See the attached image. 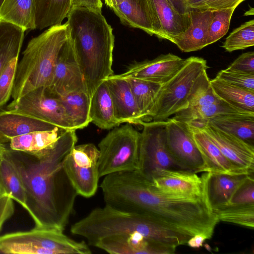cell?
<instances>
[{"label":"cell","instance_id":"6da1fadb","mask_svg":"<svg viewBox=\"0 0 254 254\" xmlns=\"http://www.w3.org/2000/svg\"><path fill=\"white\" fill-rule=\"evenodd\" d=\"M100 187L105 204L145 214L190 237L203 234L211 239L219 221L206 194L188 197L163 193L137 170L105 176Z\"/></svg>","mask_w":254,"mask_h":254},{"label":"cell","instance_id":"7a4b0ae2","mask_svg":"<svg viewBox=\"0 0 254 254\" xmlns=\"http://www.w3.org/2000/svg\"><path fill=\"white\" fill-rule=\"evenodd\" d=\"M75 130H67L50 147L30 154L7 149L22 181L27 211L35 227L64 231L73 213L78 195L63 166L75 145Z\"/></svg>","mask_w":254,"mask_h":254},{"label":"cell","instance_id":"3957f363","mask_svg":"<svg viewBox=\"0 0 254 254\" xmlns=\"http://www.w3.org/2000/svg\"><path fill=\"white\" fill-rule=\"evenodd\" d=\"M66 17L69 36L91 97L96 88L113 75V29L101 9L71 8Z\"/></svg>","mask_w":254,"mask_h":254},{"label":"cell","instance_id":"277c9868","mask_svg":"<svg viewBox=\"0 0 254 254\" xmlns=\"http://www.w3.org/2000/svg\"><path fill=\"white\" fill-rule=\"evenodd\" d=\"M74 235L82 237L94 245L111 235L137 233L153 242L177 247L190 237L170 229L145 214L119 209L105 204L93 209L70 227Z\"/></svg>","mask_w":254,"mask_h":254},{"label":"cell","instance_id":"5b68a950","mask_svg":"<svg viewBox=\"0 0 254 254\" xmlns=\"http://www.w3.org/2000/svg\"><path fill=\"white\" fill-rule=\"evenodd\" d=\"M68 35L65 23L51 26L29 41L17 65L12 101L37 88L50 86L59 54Z\"/></svg>","mask_w":254,"mask_h":254},{"label":"cell","instance_id":"8992f818","mask_svg":"<svg viewBox=\"0 0 254 254\" xmlns=\"http://www.w3.org/2000/svg\"><path fill=\"white\" fill-rule=\"evenodd\" d=\"M208 66L204 59L190 57L181 69L162 84L149 111L146 122L164 121L187 108L191 101L210 86Z\"/></svg>","mask_w":254,"mask_h":254},{"label":"cell","instance_id":"52a82bcc","mask_svg":"<svg viewBox=\"0 0 254 254\" xmlns=\"http://www.w3.org/2000/svg\"><path fill=\"white\" fill-rule=\"evenodd\" d=\"M0 252L6 254H90L84 241H76L64 231L34 227L0 236Z\"/></svg>","mask_w":254,"mask_h":254},{"label":"cell","instance_id":"ba28073f","mask_svg":"<svg viewBox=\"0 0 254 254\" xmlns=\"http://www.w3.org/2000/svg\"><path fill=\"white\" fill-rule=\"evenodd\" d=\"M140 137V132L128 123L110 131L98 144L100 178L137 170Z\"/></svg>","mask_w":254,"mask_h":254},{"label":"cell","instance_id":"9c48e42d","mask_svg":"<svg viewBox=\"0 0 254 254\" xmlns=\"http://www.w3.org/2000/svg\"><path fill=\"white\" fill-rule=\"evenodd\" d=\"M98 148L93 143L75 145L63 160L65 174L78 195L89 198L95 195L99 180Z\"/></svg>","mask_w":254,"mask_h":254},{"label":"cell","instance_id":"30bf717a","mask_svg":"<svg viewBox=\"0 0 254 254\" xmlns=\"http://www.w3.org/2000/svg\"><path fill=\"white\" fill-rule=\"evenodd\" d=\"M140 125L143 129L140 133L137 171L149 179L160 170H182L167 149L165 121L144 122Z\"/></svg>","mask_w":254,"mask_h":254},{"label":"cell","instance_id":"8fae6325","mask_svg":"<svg viewBox=\"0 0 254 254\" xmlns=\"http://www.w3.org/2000/svg\"><path fill=\"white\" fill-rule=\"evenodd\" d=\"M7 109L33 116L66 130H75L60 97L51 93L46 87L34 89L16 101H12Z\"/></svg>","mask_w":254,"mask_h":254},{"label":"cell","instance_id":"7c38bea8","mask_svg":"<svg viewBox=\"0 0 254 254\" xmlns=\"http://www.w3.org/2000/svg\"><path fill=\"white\" fill-rule=\"evenodd\" d=\"M165 143L172 158L184 170L204 172L205 164L188 124L170 118L165 121Z\"/></svg>","mask_w":254,"mask_h":254},{"label":"cell","instance_id":"4fadbf2b","mask_svg":"<svg viewBox=\"0 0 254 254\" xmlns=\"http://www.w3.org/2000/svg\"><path fill=\"white\" fill-rule=\"evenodd\" d=\"M46 88L58 97L73 91L88 93L69 34L59 54L51 85Z\"/></svg>","mask_w":254,"mask_h":254},{"label":"cell","instance_id":"5bb4252c","mask_svg":"<svg viewBox=\"0 0 254 254\" xmlns=\"http://www.w3.org/2000/svg\"><path fill=\"white\" fill-rule=\"evenodd\" d=\"M199 127L231 162L254 173V146L204 121L189 122Z\"/></svg>","mask_w":254,"mask_h":254},{"label":"cell","instance_id":"9a60e30c","mask_svg":"<svg viewBox=\"0 0 254 254\" xmlns=\"http://www.w3.org/2000/svg\"><path fill=\"white\" fill-rule=\"evenodd\" d=\"M149 180L160 191L169 195L188 197L205 195L202 176L192 171L162 169L153 173Z\"/></svg>","mask_w":254,"mask_h":254},{"label":"cell","instance_id":"2e32d148","mask_svg":"<svg viewBox=\"0 0 254 254\" xmlns=\"http://www.w3.org/2000/svg\"><path fill=\"white\" fill-rule=\"evenodd\" d=\"M111 254H171L176 247L150 241L137 233L111 235L94 246Z\"/></svg>","mask_w":254,"mask_h":254},{"label":"cell","instance_id":"e0dca14e","mask_svg":"<svg viewBox=\"0 0 254 254\" xmlns=\"http://www.w3.org/2000/svg\"><path fill=\"white\" fill-rule=\"evenodd\" d=\"M112 9L123 24L162 39L160 22L152 0H124Z\"/></svg>","mask_w":254,"mask_h":254},{"label":"cell","instance_id":"ac0fdd59","mask_svg":"<svg viewBox=\"0 0 254 254\" xmlns=\"http://www.w3.org/2000/svg\"><path fill=\"white\" fill-rule=\"evenodd\" d=\"M185 61V59L171 53L161 55L152 60L132 64L119 75L163 84L181 69Z\"/></svg>","mask_w":254,"mask_h":254},{"label":"cell","instance_id":"d6986e66","mask_svg":"<svg viewBox=\"0 0 254 254\" xmlns=\"http://www.w3.org/2000/svg\"><path fill=\"white\" fill-rule=\"evenodd\" d=\"M205 164L204 172L229 174H254L229 161L199 127L186 122Z\"/></svg>","mask_w":254,"mask_h":254},{"label":"cell","instance_id":"ffe728a7","mask_svg":"<svg viewBox=\"0 0 254 254\" xmlns=\"http://www.w3.org/2000/svg\"><path fill=\"white\" fill-rule=\"evenodd\" d=\"M105 81L112 99L114 114L119 124L140 125L142 122L134 97L127 80L112 75Z\"/></svg>","mask_w":254,"mask_h":254},{"label":"cell","instance_id":"44dd1931","mask_svg":"<svg viewBox=\"0 0 254 254\" xmlns=\"http://www.w3.org/2000/svg\"><path fill=\"white\" fill-rule=\"evenodd\" d=\"M190 24L186 30L173 37L170 42L181 51L190 52L207 46L209 26L213 17V11L193 9L190 11Z\"/></svg>","mask_w":254,"mask_h":254},{"label":"cell","instance_id":"7402d4cb","mask_svg":"<svg viewBox=\"0 0 254 254\" xmlns=\"http://www.w3.org/2000/svg\"><path fill=\"white\" fill-rule=\"evenodd\" d=\"M250 175L203 172L205 192L212 209L226 204Z\"/></svg>","mask_w":254,"mask_h":254},{"label":"cell","instance_id":"603a6c76","mask_svg":"<svg viewBox=\"0 0 254 254\" xmlns=\"http://www.w3.org/2000/svg\"><path fill=\"white\" fill-rule=\"evenodd\" d=\"M56 126L33 116L14 111H0V134L8 139L33 131L50 130Z\"/></svg>","mask_w":254,"mask_h":254},{"label":"cell","instance_id":"cb8c5ba5","mask_svg":"<svg viewBox=\"0 0 254 254\" xmlns=\"http://www.w3.org/2000/svg\"><path fill=\"white\" fill-rule=\"evenodd\" d=\"M89 116L91 123L103 129H110L120 125L115 116L112 99L105 80L96 88L91 97Z\"/></svg>","mask_w":254,"mask_h":254},{"label":"cell","instance_id":"d4e9b609","mask_svg":"<svg viewBox=\"0 0 254 254\" xmlns=\"http://www.w3.org/2000/svg\"><path fill=\"white\" fill-rule=\"evenodd\" d=\"M203 121L254 146V113L221 115Z\"/></svg>","mask_w":254,"mask_h":254},{"label":"cell","instance_id":"484cf974","mask_svg":"<svg viewBox=\"0 0 254 254\" xmlns=\"http://www.w3.org/2000/svg\"><path fill=\"white\" fill-rule=\"evenodd\" d=\"M162 34L169 41L184 33L190 24V14L179 13L170 0H152Z\"/></svg>","mask_w":254,"mask_h":254},{"label":"cell","instance_id":"4316f807","mask_svg":"<svg viewBox=\"0 0 254 254\" xmlns=\"http://www.w3.org/2000/svg\"><path fill=\"white\" fill-rule=\"evenodd\" d=\"M66 130L57 127L52 130L33 131L7 139L11 150L34 154L52 146Z\"/></svg>","mask_w":254,"mask_h":254},{"label":"cell","instance_id":"83f0119b","mask_svg":"<svg viewBox=\"0 0 254 254\" xmlns=\"http://www.w3.org/2000/svg\"><path fill=\"white\" fill-rule=\"evenodd\" d=\"M210 86L221 100L242 110L254 112V90L238 86L215 77Z\"/></svg>","mask_w":254,"mask_h":254},{"label":"cell","instance_id":"f1b7e54d","mask_svg":"<svg viewBox=\"0 0 254 254\" xmlns=\"http://www.w3.org/2000/svg\"><path fill=\"white\" fill-rule=\"evenodd\" d=\"M0 20L16 25L25 31L36 29L34 0H4Z\"/></svg>","mask_w":254,"mask_h":254},{"label":"cell","instance_id":"f546056e","mask_svg":"<svg viewBox=\"0 0 254 254\" xmlns=\"http://www.w3.org/2000/svg\"><path fill=\"white\" fill-rule=\"evenodd\" d=\"M36 29L60 25L71 8V0H34Z\"/></svg>","mask_w":254,"mask_h":254},{"label":"cell","instance_id":"4dcf8cb0","mask_svg":"<svg viewBox=\"0 0 254 254\" xmlns=\"http://www.w3.org/2000/svg\"><path fill=\"white\" fill-rule=\"evenodd\" d=\"M5 148L0 160V182L7 195L27 210L25 188L20 175Z\"/></svg>","mask_w":254,"mask_h":254},{"label":"cell","instance_id":"1f68e13d","mask_svg":"<svg viewBox=\"0 0 254 254\" xmlns=\"http://www.w3.org/2000/svg\"><path fill=\"white\" fill-rule=\"evenodd\" d=\"M75 130L87 127L91 120V97L84 91H73L59 97Z\"/></svg>","mask_w":254,"mask_h":254},{"label":"cell","instance_id":"d6a6232c","mask_svg":"<svg viewBox=\"0 0 254 254\" xmlns=\"http://www.w3.org/2000/svg\"><path fill=\"white\" fill-rule=\"evenodd\" d=\"M24 32L16 25L0 20V73L11 60L19 58Z\"/></svg>","mask_w":254,"mask_h":254},{"label":"cell","instance_id":"836d02e7","mask_svg":"<svg viewBox=\"0 0 254 254\" xmlns=\"http://www.w3.org/2000/svg\"><path fill=\"white\" fill-rule=\"evenodd\" d=\"M254 112L245 111L225 102L198 107H189L181 111L173 118L184 122L206 121L211 118L226 114H246Z\"/></svg>","mask_w":254,"mask_h":254},{"label":"cell","instance_id":"e575fe53","mask_svg":"<svg viewBox=\"0 0 254 254\" xmlns=\"http://www.w3.org/2000/svg\"><path fill=\"white\" fill-rule=\"evenodd\" d=\"M125 78L130 87L142 122H146L149 111L162 84L134 78Z\"/></svg>","mask_w":254,"mask_h":254},{"label":"cell","instance_id":"d590c367","mask_svg":"<svg viewBox=\"0 0 254 254\" xmlns=\"http://www.w3.org/2000/svg\"><path fill=\"white\" fill-rule=\"evenodd\" d=\"M219 221L253 229L254 204H226L213 209Z\"/></svg>","mask_w":254,"mask_h":254},{"label":"cell","instance_id":"8d00e7d4","mask_svg":"<svg viewBox=\"0 0 254 254\" xmlns=\"http://www.w3.org/2000/svg\"><path fill=\"white\" fill-rule=\"evenodd\" d=\"M254 45V20L234 29L226 38L222 47L227 52L244 50Z\"/></svg>","mask_w":254,"mask_h":254},{"label":"cell","instance_id":"74e56055","mask_svg":"<svg viewBox=\"0 0 254 254\" xmlns=\"http://www.w3.org/2000/svg\"><path fill=\"white\" fill-rule=\"evenodd\" d=\"M236 8L213 10V17L209 27L207 45L212 44L227 33L231 19Z\"/></svg>","mask_w":254,"mask_h":254},{"label":"cell","instance_id":"f35d334b","mask_svg":"<svg viewBox=\"0 0 254 254\" xmlns=\"http://www.w3.org/2000/svg\"><path fill=\"white\" fill-rule=\"evenodd\" d=\"M19 58L11 60L0 73V108L11 97Z\"/></svg>","mask_w":254,"mask_h":254},{"label":"cell","instance_id":"ab89813d","mask_svg":"<svg viewBox=\"0 0 254 254\" xmlns=\"http://www.w3.org/2000/svg\"><path fill=\"white\" fill-rule=\"evenodd\" d=\"M254 174H251L238 188L226 204H254Z\"/></svg>","mask_w":254,"mask_h":254},{"label":"cell","instance_id":"60d3db41","mask_svg":"<svg viewBox=\"0 0 254 254\" xmlns=\"http://www.w3.org/2000/svg\"><path fill=\"white\" fill-rule=\"evenodd\" d=\"M216 77L232 84L254 90V73L236 71L227 68L220 70Z\"/></svg>","mask_w":254,"mask_h":254},{"label":"cell","instance_id":"b9f144b4","mask_svg":"<svg viewBox=\"0 0 254 254\" xmlns=\"http://www.w3.org/2000/svg\"><path fill=\"white\" fill-rule=\"evenodd\" d=\"M227 68L236 71L254 73V52L242 54Z\"/></svg>","mask_w":254,"mask_h":254},{"label":"cell","instance_id":"7bdbcfd3","mask_svg":"<svg viewBox=\"0 0 254 254\" xmlns=\"http://www.w3.org/2000/svg\"><path fill=\"white\" fill-rule=\"evenodd\" d=\"M245 0H203L194 9L216 10L221 9L236 8Z\"/></svg>","mask_w":254,"mask_h":254},{"label":"cell","instance_id":"ee69618b","mask_svg":"<svg viewBox=\"0 0 254 254\" xmlns=\"http://www.w3.org/2000/svg\"><path fill=\"white\" fill-rule=\"evenodd\" d=\"M13 199L8 195L0 197V232L5 222L14 214Z\"/></svg>","mask_w":254,"mask_h":254},{"label":"cell","instance_id":"f6af8a7d","mask_svg":"<svg viewBox=\"0 0 254 254\" xmlns=\"http://www.w3.org/2000/svg\"><path fill=\"white\" fill-rule=\"evenodd\" d=\"M175 9L180 13L188 14L203 0H170Z\"/></svg>","mask_w":254,"mask_h":254},{"label":"cell","instance_id":"bcb514c9","mask_svg":"<svg viewBox=\"0 0 254 254\" xmlns=\"http://www.w3.org/2000/svg\"><path fill=\"white\" fill-rule=\"evenodd\" d=\"M102 5L101 0H71V8L85 7L101 9Z\"/></svg>","mask_w":254,"mask_h":254},{"label":"cell","instance_id":"7dc6e473","mask_svg":"<svg viewBox=\"0 0 254 254\" xmlns=\"http://www.w3.org/2000/svg\"><path fill=\"white\" fill-rule=\"evenodd\" d=\"M208 239L207 236L203 234H196L191 237L187 241V244L191 248H199L202 246L205 240Z\"/></svg>","mask_w":254,"mask_h":254},{"label":"cell","instance_id":"c3c4849f","mask_svg":"<svg viewBox=\"0 0 254 254\" xmlns=\"http://www.w3.org/2000/svg\"><path fill=\"white\" fill-rule=\"evenodd\" d=\"M124 0H104L106 4L110 8H112L123 1Z\"/></svg>","mask_w":254,"mask_h":254},{"label":"cell","instance_id":"681fc988","mask_svg":"<svg viewBox=\"0 0 254 254\" xmlns=\"http://www.w3.org/2000/svg\"><path fill=\"white\" fill-rule=\"evenodd\" d=\"M254 13V8L251 7L249 10L246 11L244 15L245 16H249V15H253Z\"/></svg>","mask_w":254,"mask_h":254},{"label":"cell","instance_id":"f907efd6","mask_svg":"<svg viewBox=\"0 0 254 254\" xmlns=\"http://www.w3.org/2000/svg\"><path fill=\"white\" fill-rule=\"evenodd\" d=\"M7 195L6 192H5L2 186V185L0 182V197L3 196V195Z\"/></svg>","mask_w":254,"mask_h":254},{"label":"cell","instance_id":"816d5d0a","mask_svg":"<svg viewBox=\"0 0 254 254\" xmlns=\"http://www.w3.org/2000/svg\"><path fill=\"white\" fill-rule=\"evenodd\" d=\"M5 147H4V146L1 143L0 145V160L1 159V157L2 155V154L3 153V151L5 149Z\"/></svg>","mask_w":254,"mask_h":254},{"label":"cell","instance_id":"f5cc1de1","mask_svg":"<svg viewBox=\"0 0 254 254\" xmlns=\"http://www.w3.org/2000/svg\"><path fill=\"white\" fill-rule=\"evenodd\" d=\"M3 1L4 0H0V7L1 6Z\"/></svg>","mask_w":254,"mask_h":254},{"label":"cell","instance_id":"db71d44e","mask_svg":"<svg viewBox=\"0 0 254 254\" xmlns=\"http://www.w3.org/2000/svg\"><path fill=\"white\" fill-rule=\"evenodd\" d=\"M1 144V143H0V145Z\"/></svg>","mask_w":254,"mask_h":254}]
</instances>
